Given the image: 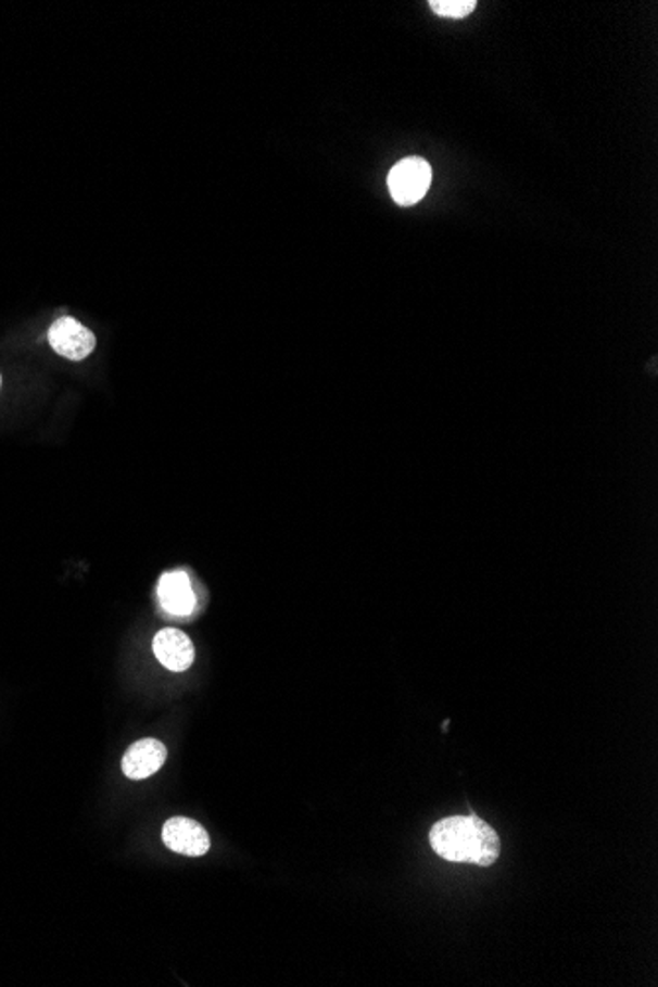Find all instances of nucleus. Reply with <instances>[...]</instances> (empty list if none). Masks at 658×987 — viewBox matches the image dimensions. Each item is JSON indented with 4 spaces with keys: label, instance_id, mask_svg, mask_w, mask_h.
<instances>
[{
    "label": "nucleus",
    "instance_id": "obj_8",
    "mask_svg": "<svg viewBox=\"0 0 658 987\" xmlns=\"http://www.w3.org/2000/svg\"><path fill=\"white\" fill-rule=\"evenodd\" d=\"M476 0H430V9L444 18H466L476 11Z\"/></svg>",
    "mask_w": 658,
    "mask_h": 987
},
{
    "label": "nucleus",
    "instance_id": "obj_7",
    "mask_svg": "<svg viewBox=\"0 0 658 987\" xmlns=\"http://www.w3.org/2000/svg\"><path fill=\"white\" fill-rule=\"evenodd\" d=\"M159 599L170 616H190L195 609V594L186 572H166L159 582Z\"/></svg>",
    "mask_w": 658,
    "mask_h": 987
},
{
    "label": "nucleus",
    "instance_id": "obj_4",
    "mask_svg": "<svg viewBox=\"0 0 658 987\" xmlns=\"http://www.w3.org/2000/svg\"><path fill=\"white\" fill-rule=\"evenodd\" d=\"M162 839H164L166 848H170L172 851L181 853V856H188V858L205 856L212 848L210 834L205 832L202 824H198L190 818L168 820L162 830Z\"/></svg>",
    "mask_w": 658,
    "mask_h": 987
},
{
    "label": "nucleus",
    "instance_id": "obj_3",
    "mask_svg": "<svg viewBox=\"0 0 658 987\" xmlns=\"http://www.w3.org/2000/svg\"><path fill=\"white\" fill-rule=\"evenodd\" d=\"M48 341L58 355L72 362H81L96 350V333L81 326L77 319L60 318L48 331Z\"/></svg>",
    "mask_w": 658,
    "mask_h": 987
},
{
    "label": "nucleus",
    "instance_id": "obj_9",
    "mask_svg": "<svg viewBox=\"0 0 658 987\" xmlns=\"http://www.w3.org/2000/svg\"><path fill=\"white\" fill-rule=\"evenodd\" d=\"M0 382H2V379H0Z\"/></svg>",
    "mask_w": 658,
    "mask_h": 987
},
{
    "label": "nucleus",
    "instance_id": "obj_5",
    "mask_svg": "<svg viewBox=\"0 0 658 987\" xmlns=\"http://www.w3.org/2000/svg\"><path fill=\"white\" fill-rule=\"evenodd\" d=\"M154 655L168 670L184 672L190 669L195 658L193 643L178 629H162L152 643Z\"/></svg>",
    "mask_w": 658,
    "mask_h": 987
},
{
    "label": "nucleus",
    "instance_id": "obj_1",
    "mask_svg": "<svg viewBox=\"0 0 658 987\" xmlns=\"http://www.w3.org/2000/svg\"><path fill=\"white\" fill-rule=\"evenodd\" d=\"M430 846L442 860L489 868L499 858L501 839L488 822L469 814L444 818L434 824Z\"/></svg>",
    "mask_w": 658,
    "mask_h": 987
},
{
    "label": "nucleus",
    "instance_id": "obj_6",
    "mask_svg": "<svg viewBox=\"0 0 658 987\" xmlns=\"http://www.w3.org/2000/svg\"><path fill=\"white\" fill-rule=\"evenodd\" d=\"M166 747L159 739H140L130 745L123 757V773L132 781L154 775L166 761Z\"/></svg>",
    "mask_w": 658,
    "mask_h": 987
},
{
    "label": "nucleus",
    "instance_id": "obj_2",
    "mask_svg": "<svg viewBox=\"0 0 658 987\" xmlns=\"http://www.w3.org/2000/svg\"><path fill=\"white\" fill-rule=\"evenodd\" d=\"M389 191L394 202L403 207L415 205L425 198L432 184V168L425 159L408 156L394 164L389 172Z\"/></svg>",
    "mask_w": 658,
    "mask_h": 987
}]
</instances>
